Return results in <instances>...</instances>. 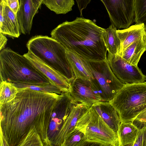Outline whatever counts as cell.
Here are the masks:
<instances>
[{"label": "cell", "mask_w": 146, "mask_h": 146, "mask_svg": "<svg viewBox=\"0 0 146 146\" xmlns=\"http://www.w3.org/2000/svg\"><path fill=\"white\" fill-rule=\"evenodd\" d=\"M19 7L17 15L21 33L29 34L34 17L38 10L34 7L32 0H19Z\"/></svg>", "instance_id": "obj_15"}, {"label": "cell", "mask_w": 146, "mask_h": 146, "mask_svg": "<svg viewBox=\"0 0 146 146\" xmlns=\"http://www.w3.org/2000/svg\"><path fill=\"white\" fill-rule=\"evenodd\" d=\"M44 0H32V1L34 8L37 10L40 7L42 4Z\"/></svg>", "instance_id": "obj_32"}, {"label": "cell", "mask_w": 146, "mask_h": 146, "mask_svg": "<svg viewBox=\"0 0 146 146\" xmlns=\"http://www.w3.org/2000/svg\"><path fill=\"white\" fill-rule=\"evenodd\" d=\"M146 50L143 37L129 45L119 54L130 64L137 66L142 54Z\"/></svg>", "instance_id": "obj_20"}, {"label": "cell", "mask_w": 146, "mask_h": 146, "mask_svg": "<svg viewBox=\"0 0 146 146\" xmlns=\"http://www.w3.org/2000/svg\"><path fill=\"white\" fill-rule=\"evenodd\" d=\"M0 81L13 84L54 85L24 55L9 48H4L0 52Z\"/></svg>", "instance_id": "obj_3"}, {"label": "cell", "mask_w": 146, "mask_h": 146, "mask_svg": "<svg viewBox=\"0 0 146 146\" xmlns=\"http://www.w3.org/2000/svg\"><path fill=\"white\" fill-rule=\"evenodd\" d=\"M121 122H133L146 110V82L124 84L110 101Z\"/></svg>", "instance_id": "obj_5"}, {"label": "cell", "mask_w": 146, "mask_h": 146, "mask_svg": "<svg viewBox=\"0 0 146 146\" xmlns=\"http://www.w3.org/2000/svg\"><path fill=\"white\" fill-rule=\"evenodd\" d=\"M134 22L146 27V0H135Z\"/></svg>", "instance_id": "obj_25"}, {"label": "cell", "mask_w": 146, "mask_h": 146, "mask_svg": "<svg viewBox=\"0 0 146 146\" xmlns=\"http://www.w3.org/2000/svg\"><path fill=\"white\" fill-rule=\"evenodd\" d=\"M7 39L3 34L0 33V50L1 51L4 48L7 41Z\"/></svg>", "instance_id": "obj_31"}, {"label": "cell", "mask_w": 146, "mask_h": 146, "mask_svg": "<svg viewBox=\"0 0 146 146\" xmlns=\"http://www.w3.org/2000/svg\"><path fill=\"white\" fill-rule=\"evenodd\" d=\"M117 28L111 24L102 34V37L108 53L113 55L119 54L121 42L117 33Z\"/></svg>", "instance_id": "obj_21"}, {"label": "cell", "mask_w": 146, "mask_h": 146, "mask_svg": "<svg viewBox=\"0 0 146 146\" xmlns=\"http://www.w3.org/2000/svg\"><path fill=\"white\" fill-rule=\"evenodd\" d=\"M105 29L89 19L77 17L60 24L50 35L67 50L85 60L100 61L107 60V50L102 37Z\"/></svg>", "instance_id": "obj_2"}, {"label": "cell", "mask_w": 146, "mask_h": 146, "mask_svg": "<svg viewBox=\"0 0 146 146\" xmlns=\"http://www.w3.org/2000/svg\"><path fill=\"white\" fill-rule=\"evenodd\" d=\"M23 55L62 92H69L71 88V82L69 80L36 57L30 52L28 51Z\"/></svg>", "instance_id": "obj_12"}, {"label": "cell", "mask_w": 146, "mask_h": 146, "mask_svg": "<svg viewBox=\"0 0 146 146\" xmlns=\"http://www.w3.org/2000/svg\"><path fill=\"white\" fill-rule=\"evenodd\" d=\"M1 1H4L5 2L6 0H0Z\"/></svg>", "instance_id": "obj_34"}, {"label": "cell", "mask_w": 146, "mask_h": 146, "mask_svg": "<svg viewBox=\"0 0 146 146\" xmlns=\"http://www.w3.org/2000/svg\"><path fill=\"white\" fill-rule=\"evenodd\" d=\"M107 60L115 75L124 84L145 82L146 76L137 66L130 64L120 55L108 53Z\"/></svg>", "instance_id": "obj_10"}, {"label": "cell", "mask_w": 146, "mask_h": 146, "mask_svg": "<svg viewBox=\"0 0 146 146\" xmlns=\"http://www.w3.org/2000/svg\"><path fill=\"white\" fill-rule=\"evenodd\" d=\"M18 88H25L36 91L61 94L62 92L57 87L51 84L44 85H30L13 84Z\"/></svg>", "instance_id": "obj_26"}, {"label": "cell", "mask_w": 146, "mask_h": 146, "mask_svg": "<svg viewBox=\"0 0 146 146\" xmlns=\"http://www.w3.org/2000/svg\"><path fill=\"white\" fill-rule=\"evenodd\" d=\"M18 90L14 99L0 104V146H21L33 129L36 130L44 146H52L48 131L60 94L25 88Z\"/></svg>", "instance_id": "obj_1"}, {"label": "cell", "mask_w": 146, "mask_h": 146, "mask_svg": "<svg viewBox=\"0 0 146 146\" xmlns=\"http://www.w3.org/2000/svg\"><path fill=\"white\" fill-rule=\"evenodd\" d=\"M75 127L84 133L90 145L119 146L117 133L92 106L79 119Z\"/></svg>", "instance_id": "obj_6"}, {"label": "cell", "mask_w": 146, "mask_h": 146, "mask_svg": "<svg viewBox=\"0 0 146 146\" xmlns=\"http://www.w3.org/2000/svg\"><path fill=\"white\" fill-rule=\"evenodd\" d=\"M6 5L17 14L19 7V0H6Z\"/></svg>", "instance_id": "obj_28"}, {"label": "cell", "mask_w": 146, "mask_h": 146, "mask_svg": "<svg viewBox=\"0 0 146 146\" xmlns=\"http://www.w3.org/2000/svg\"><path fill=\"white\" fill-rule=\"evenodd\" d=\"M104 5L111 24L125 29L134 22L135 0H100Z\"/></svg>", "instance_id": "obj_9"}, {"label": "cell", "mask_w": 146, "mask_h": 146, "mask_svg": "<svg viewBox=\"0 0 146 146\" xmlns=\"http://www.w3.org/2000/svg\"><path fill=\"white\" fill-rule=\"evenodd\" d=\"M133 146H146V124L139 129Z\"/></svg>", "instance_id": "obj_27"}, {"label": "cell", "mask_w": 146, "mask_h": 146, "mask_svg": "<svg viewBox=\"0 0 146 146\" xmlns=\"http://www.w3.org/2000/svg\"><path fill=\"white\" fill-rule=\"evenodd\" d=\"M42 4L56 14H66L72 10L74 0H44Z\"/></svg>", "instance_id": "obj_22"}, {"label": "cell", "mask_w": 146, "mask_h": 146, "mask_svg": "<svg viewBox=\"0 0 146 146\" xmlns=\"http://www.w3.org/2000/svg\"><path fill=\"white\" fill-rule=\"evenodd\" d=\"M69 93L74 102L88 108L99 101H109L94 78L88 80L75 77L71 82Z\"/></svg>", "instance_id": "obj_8"}, {"label": "cell", "mask_w": 146, "mask_h": 146, "mask_svg": "<svg viewBox=\"0 0 146 146\" xmlns=\"http://www.w3.org/2000/svg\"><path fill=\"white\" fill-rule=\"evenodd\" d=\"M89 144L84 133L75 127L68 134L62 146H84Z\"/></svg>", "instance_id": "obj_24"}, {"label": "cell", "mask_w": 146, "mask_h": 146, "mask_svg": "<svg viewBox=\"0 0 146 146\" xmlns=\"http://www.w3.org/2000/svg\"><path fill=\"white\" fill-rule=\"evenodd\" d=\"M84 59L89 67L94 78L110 101L121 90L124 84L115 75L107 60L93 61Z\"/></svg>", "instance_id": "obj_7"}, {"label": "cell", "mask_w": 146, "mask_h": 146, "mask_svg": "<svg viewBox=\"0 0 146 146\" xmlns=\"http://www.w3.org/2000/svg\"><path fill=\"white\" fill-rule=\"evenodd\" d=\"M117 33L121 42L120 53L133 42L143 38L145 28L143 23L136 24L123 30H117Z\"/></svg>", "instance_id": "obj_17"}, {"label": "cell", "mask_w": 146, "mask_h": 146, "mask_svg": "<svg viewBox=\"0 0 146 146\" xmlns=\"http://www.w3.org/2000/svg\"><path fill=\"white\" fill-rule=\"evenodd\" d=\"M89 108L80 103L74 102L69 113L57 135L52 146H62L68 134L75 127L77 122Z\"/></svg>", "instance_id": "obj_13"}, {"label": "cell", "mask_w": 146, "mask_h": 146, "mask_svg": "<svg viewBox=\"0 0 146 146\" xmlns=\"http://www.w3.org/2000/svg\"><path fill=\"white\" fill-rule=\"evenodd\" d=\"M66 54L75 77L88 80L94 78L89 67L83 58L68 50Z\"/></svg>", "instance_id": "obj_18"}, {"label": "cell", "mask_w": 146, "mask_h": 146, "mask_svg": "<svg viewBox=\"0 0 146 146\" xmlns=\"http://www.w3.org/2000/svg\"><path fill=\"white\" fill-rule=\"evenodd\" d=\"M145 35L143 37V38H144V42H145V45L146 46V27H145Z\"/></svg>", "instance_id": "obj_33"}, {"label": "cell", "mask_w": 146, "mask_h": 146, "mask_svg": "<svg viewBox=\"0 0 146 146\" xmlns=\"http://www.w3.org/2000/svg\"><path fill=\"white\" fill-rule=\"evenodd\" d=\"M74 103L69 92H62L60 94L52 111L48 131L52 146Z\"/></svg>", "instance_id": "obj_11"}, {"label": "cell", "mask_w": 146, "mask_h": 146, "mask_svg": "<svg viewBox=\"0 0 146 146\" xmlns=\"http://www.w3.org/2000/svg\"><path fill=\"white\" fill-rule=\"evenodd\" d=\"M134 121L144 124L146 123V110L139 114Z\"/></svg>", "instance_id": "obj_30"}, {"label": "cell", "mask_w": 146, "mask_h": 146, "mask_svg": "<svg viewBox=\"0 0 146 146\" xmlns=\"http://www.w3.org/2000/svg\"><path fill=\"white\" fill-rule=\"evenodd\" d=\"M0 104L8 103L15 97L18 88L13 83L4 81H0Z\"/></svg>", "instance_id": "obj_23"}, {"label": "cell", "mask_w": 146, "mask_h": 146, "mask_svg": "<svg viewBox=\"0 0 146 146\" xmlns=\"http://www.w3.org/2000/svg\"><path fill=\"white\" fill-rule=\"evenodd\" d=\"M0 33L13 38H18L21 34L20 26L17 14L0 1Z\"/></svg>", "instance_id": "obj_14"}, {"label": "cell", "mask_w": 146, "mask_h": 146, "mask_svg": "<svg viewBox=\"0 0 146 146\" xmlns=\"http://www.w3.org/2000/svg\"><path fill=\"white\" fill-rule=\"evenodd\" d=\"M91 0H76L78 9L80 13V16H82L83 11L85 9L88 5L90 3Z\"/></svg>", "instance_id": "obj_29"}, {"label": "cell", "mask_w": 146, "mask_h": 146, "mask_svg": "<svg viewBox=\"0 0 146 146\" xmlns=\"http://www.w3.org/2000/svg\"><path fill=\"white\" fill-rule=\"evenodd\" d=\"M105 122L116 133L121 123L119 117L110 101L96 102L92 106Z\"/></svg>", "instance_id": "obj_16"}, {"label": "cell", "mask_w": 146, "mask_h": 146, "mask_svg": "<svg viewBox=\"0 0 146 146\" xmlns=\"http://www.w3.org/2000/svg\"><path fill=\"white\" fill-rule=\"evenodd\" d=\"M139 129L133 122H121L117 133L119 146H132Z\"/></svg>", "instance_id": "obj_19"}, {"label": "cell", "mask_w": 146, "mask_h": 146, "mask_svg": "<svg viewBox=\"0 0 146 146\" xmlns=\"http://www.w3.org/2000/svg\"><path fill=\"white\" fill-rule=\"evenodd\" d=\"M28 51L71 82L75 76L66 56L67 49L51 37L36 35L27 42Z\"/></svg>", "instance_id": "obj_4"}]
</instances>
